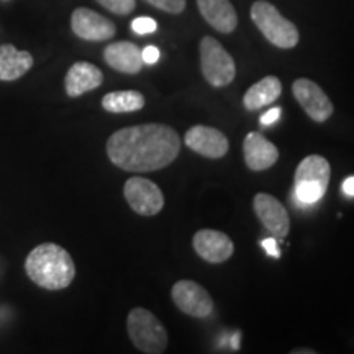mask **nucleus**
I'll list each match as a JSON object with an SVG mask.
<instances>
[{
    "label": "nucleus",
    "instance_id": "14",
    "mask_svg": "<svg viewBox=\"0 0 354 354\" xmlns=\"http://www.w3.org/2000/svg\"><path fill=\"white\" fill-rule=\"evenodd\" d=\"M245 162L251 171H266L272 167L279 159L277 146L258 131L248 133L245 143H243Z\"/></svg>",
    "mask_w": 354,
    "mask_h": 354
},
{
    "label": "nucleus",
    "instance_id": "22",
    "mask_svg": "<svg viewBox=\"0 0 354 354\" xmlns=\"http://www.w3.org/2000/svg\"><path fill=\"white\" fill-rule=\"evenodd\" d=\"M149 6L159 8V10L167 12V13H177L184 12L185 8V0H146Z\"/></svg>",
    "mask_w": 354,
    "mask_h": 354
},
{
    "label": "nucleus",
    "instance_id": "25",
    "mask_svg": "<svg viewBox=\"0 0 354 354\" xmlns=\"http://www.w3.org/2000/svg\"><path fill=\"white\" fill-rule=\"evenodd\" d=\"M261 245H263L266 253L271 254L272 258H276V259L281 258V251H279V248H277L276 238H266V240L261 241Z\"/></svg>",
    "mask_w": 354,
    "mask_h": 354
},
{
    "label": "nucleus",
    "instance_id": "29",
    "mask_svg": "<svg viewBox=\"0 0 354 354\" xmlns=\"http://www.w3.org/2000/svg\"><path fill=\"white\" fill-rule=\"evenodd\" d=\"M294 354H315V349H294Z\"/></svg>",
    "mask_w": 354,
    "mask_h": 354
},
{
    "label": "nucleus",
    "instance_id": "17",
    "mask_svg": "<svg viewBox=\"0 0 354 354\" xmlns=\"http://www.w3.org/2000/svg\"><path fill=\"white\" fill-rule=\"evenodd\" d=\"M201 15L212 28L220 33H233L238 26V15L230 0H197Z\"/></svg>",
    "mask_w": 354,
    "mask_h": 354
},
{
    "label": "nucleus",
    "instance_id": "19",
    "mask_svg": "<svg viewBox=\"0 0 354 354\" xmlns=\"http://www.w3.org/2000/svg\"><path fill=\"white\" fill-rule=\"evenodd\" d=\"M281 94L282 82L279 81V77L266 76L259 82L253 84V86L248 88L245 97H243V105L250 112H254V110L264 109L266 105H271L272 102L279 99Z\"/></svg>",
    "mask_w": 354,
    "mask_h": 354
},
{
    "label": "nucleus",
    "instance_id": "3",
    "mask_svg": "<svg viewBox=\"0 0 354 354\" xmlns=\"http://www.w3.org/2000/svg\"><path fill=\"white\" fill-rule=\"evenodd\" d=\"M127 330L131 343L141 353L161 354L167 348V330L148 308L135 307L128 313Z\"/></svg>",
    "mask_w": 354,
    "mask_h": 354
},
{
    "label": "nucleus",
    "instance_id": "2",
    "mask_svg": "<svg viewBox=\"0 0 354 354\" xmlns=\"http://www.w3.org/2000/svg\"><path fill=\"white\" fill-rule=\"evenodd\" d=\"M25 271L41 289L63 290L76 277V264L63 246L41 243L26 256Z\"/></svg>",
    "mask_w": 354,
    "mask_h": 354
},
{
    "label": "nucleus",
    "instance_id": "21",
    "mask_svg": "<svg viewBox=\"0 0 354 354\" xmlns=\"http://www.w3.org/2000/svg\"><path fill=\"white\" fill-rule=\"evenodd\" d=\"M95 2L115 15H130L136 7V0H95Z\"/></svg>",
    "mask_w": 354,
    "mask_h": 354
},
{
    "label": "nucleus",
    "instance_id": "12",
    "mask_svg": "<svg viewBox=\"0 0 354 354\" xmlns=\"http://www.w3.org/2000/svg\"><path fill=\"white\" fill-rule=\"evenodd\" d=\"M184 143L187 148L201 156L218 159L228 153V138L220 130L205 125H196L189 128L184 136Z\"/></svg>",
    "mask_w": 354,
    "mask_h": 354
},
{
    "label": "nucleus",
    "instance_id": "16",
    "mask_svg": "<svg viewBox=\"0 0 354 354\" xmlns=\"http://www.w3.org/2000/svg\"><path fill=\"white\" fill-rule=\"evenodd\" d=\"M104 59L110 68L123 74H138L145 66L141 50L131 41L110 43L104 50Z\"/></svg>",
    "mask_w": 354,
    "mask_h": 354
},
{
    "label": "nucleus",
    "instance_id": "4",
    "mask_svg": "<svg viewBox=\"0 0 354 354\" xmlns=\"http://www.w3.org/2000/svg\"><path fill=\"white\" fill-rule=\"evenodd\" d=\"M251 20L264 35V38L274 46L281 48V50H290V48L297 46L300 39L297 26L286 17H282V13L272 3L266 2V0L254 2L251 7Z\"/></svg>",
    "mask_w": 354,
    "mask_h": 354
},
{
    "label": "nucleus",
    "instance_id": "9",
    "mask_svg": "<svg viewBox=\"0 0 354 354\" xmlns=\"http://www.w3.org/2000/svg\"><path fill=\"white\" fill-rule=\"evenodd\" d=\"M292 92L299 105L313 122L323 123L333 115V104L317 82L310 79H297L292 84Z\"/></svg>",
    "mask_w": 354,
    "mask_h": 354
},
{
    "label": "nucleus",
    "instance_id": "10",
    "mask_svg": "<svg viewBox=\"0 0 354 354\" xmlns=\"http://www.w3.org/2000/svg\"><path fill=\"white\" fill-rule=\"evenodd\" d=\"M71 28L76 37L86 41H107L117 33V26L112 20L86 7H79L73 12Z\"/></svg>",
    "mask_w": 354,
    "mask_h": 354
},
{
    "label": "nucleus",
    "instance_id": "18",
    "mask_svg": "<svg viewBox=\"0 0 354 354\" xmlns=\"http://www.w3.org/2000/svg\"><path fill=\"white\" fill-rule=\"evenodd\" d=\"M32 68L33 56L28 51L17 50L13 44L8 43L0 46V81H17Z\"/></svg>",
    "mask_w": 354,
    "mask_h": 354
},
{
    "label": "nucleus",
    "instance_id": "13",
    "mask_svg": "<svg viewBox=\"0 0 354 354\" xmlns=\"http://www.w3.org/2000/svg\"><path fill=\"white\" fill-rule=\"evenodd\" d=\"M194 250L203 261L212 264L225 263L234 253V245L227 233L218 230H198L192 240Z\"/></svg>",
    "mask_w": 354,
    "mask_h": 354
},
{
    "label": "nucleus",
    "instance_id": "26",
    "mask_svg": "<svg viewBox=\"0 0 354 354\" xmlns=\"http://www.w3.org/2000/svg\"><path fill=\"white\" fill-rule=\"evenodd\" d=\"M279 117H281V109H271L268 110L263 117H261V125L266 127V125H272L274 122L279 120Z\"/></svg>",
    "mask_w": 354,
    "mask_h": 354
},
{
    "label": "nucleus",
    "instance_id": "11",
    "mask_svg": "<svg viewBox=\"0 0 354 354\" xmlns=\"http://www.w3.org/2000/svg\"><path fill=\"white\" fill-rule=\"evenodd\" d=\"M253 209L261 220V223L264 225V228L268 232L274 234V238H286L289 234L290 230V218L289 212L286 210V207L277 201L276 197L271 194L259 192L254 196L253 201Z\"/></svg>",
    "mask_w": 354,
    "mask_h": 354
},
{
    "label": "nucleus",
    "instance_id": "8",
    "mask_svg": "<svg viewBox=\"0 0 354 354\" xmlns=\"http://www.w3.org/2000/svg\"><path fill=\"white\" fill-rule=\"evenodd\" d=\"M172 302L185 315L192 318H209L214 312V300L201 284L183 279L172 286Z\"/></svg>",
    "mask_w": 354,
    "mask_h": 354
},
{
    "label": "nucleus",
    "instance_id": "20",
    "mask_svg": "<svg viewBox=\"0 0 354 354\" xmlns=\"http://www.w3.org/2000/svg\"><path fill=\"white\" fill-rule=\"evenodd\" d=\"M145 104V95L138 91H115L102 99V109L109 113L138 112Z\"/></svg>",
    "mask_w": 354,
    "mask_h": 354
},
{
    "label": "nucleus",
    "instance_id": "7",
    "mask_svg": "<svg viewBox=\"0 0 354 354\" xmlns=\"http://www.w3.org/2000/svg\"><path fill=\"white\" fill-rule=\"evenodd\" d=\"M123 196L130 209L141 216H154L165 209L162 190L145 177H130L123 185Z\"/></svg>",
    "mask_w": 354,
    "mask_h": 354
},
{
    "label": "nucleus",
    "instance_id": "27",
    "mask_svg": "<svg viewBox=\"0 0 354 354\" xmlns=\"http://www.w3.org/2000/svg\"><path fill=\"white\" fill-rule=\"evenodd\" d=\"M343 192L349 197H354V176L348 177L346 180L343 183Z\"/></svg>",
    "mask_w": 354,
    "mask_h": 354
},
{
    "label": "nucleus",
    "instance_id": "1",
    "mask_svg": "<svg viewBox=\"0 0 354 354\" xmlns=\"http://www.w3.org/2000/svg\"><path fill=\"white\" fill-rule=\"evenodd\" d=\"M180 138L162 123H143L115 131L107 141V156L128 172H153L167 167L179 156Z\"/></svg>",
    "mask_w": 354,
    "mask_h": 354
},
{
    "label": "nucleus",
    "instance_id": "28",
    "mask_svg": "<svg viewBox=\"0 0 354 354\" xmlns=\"http://www.w3.org/2000/svg\"><path fill=\"white\" fill-rule=\"evenodd\" d=\"M240 343H241V333H234L233 338H232V348L234 349V351L240 348Z\"/></svg>",
    "mask_w": 354,
    "mask_h": 354
},
{
    "label": "nucleus",
    "instance_id": "15",
    "mask_svg": "<svg viewBox=\"0 0 354 354\" xmlns=\"http://www.w3.org/2000/svg\"><path fill=\"white\" fill-rule=\"evenodd\" d=\"M102 82H104V74L95 64L79 61V63L71 66L68 74H66L64 88L71 99H76L88 91L100 87Z\"/></svg>",
    "mask_w": 354,
    "mask_h": 354
},
{
    "label": "nucleus",
    "instance_id": "5",
    "mask_svg": "<svg viewBox=\"0 0 354 354\" xmlns=\"http://www.w3.org/2000/svg\"><path fill=\"white\" fill-rule=\"evenodd\" d=\"M331 177L330 162L318 154H310L300 161L294 177L295 197L302 203H315L325 196Z\"/></svg>",
    "mask_w": 354,
    "mask_h": 354
},
{
    "label": "nucleus",
    "instance_id": "23",
    "mask_svg": "<svg viewBox=\"0 0 354 354\" xmlns=\"http://www.w3.org/2000/svg\"><path fill=\"white\" fill-rule=\"evenodd\" d=\"M131 30L136 35H149L154 33L158 30L156 20H153L151 17H138L131 21Z\"/></svg>",
    "mask_w": 354,
    "mask_h": 354
},
{
    "label": "nucleus",
    "instance_id": "24",
    "mask_svg": "<svg viewBox=\"0 0 354 354\" xmlns=\"http://www.w3.org/2000/svg\"><path fill=\"white\" fill-rule=\"evenodd\" d=\"M141 56H143L145 64H154V63H158L161 53H159L156 46H146L145 50L141 51Z\"/></svg>",
    "mask_w": 354,
    "mask_h": 354
},
{
    "label": "nucleus",
    "instance_id": "6",
    "mask_svg": "<svg viewBox=\"0 0 354 354\" xmlns=\"http://www.w3.org/2000/svg\"><path fill=\"white\" fill-rule=\"evenodd\" d=\"M201 69L205 81L214 87H225L236 76V64L230 53L212 37H203L198 46Z\"/></svg>",
    "mask_w": 354,
    "mask_h": 354
}]
</instances>
